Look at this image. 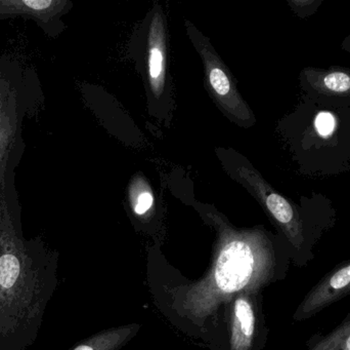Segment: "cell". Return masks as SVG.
<instances>
[{"label":"cell","mask_w":350,"mask_h":350,"mask_svg":"<svg viewBox=\"0 0 350 350\" xmlns=\"http://www.w3.org/2000/svg\"><path fill=\"white\" fill-rule=\"evenodd\" d=\"M55 259L41 240H26L0 209V350H27L38 337L55 285Z\"/></svg>","instance_id":"cell-1"},{"label":"cell","mask_w":350,"mask_h":350,"mask_svg":"<svg viewBox=\"0 0 350 350\" xmlns=\"http://www.w3.org/2000/svg\"><path fill=\"white\" fill-rule=\"evenodd\" d=\"M291 260L287 242L262 232L232 234L226 238L213 269L189 295L196 314L210 312L228 295L244 288L257 290L284 279Z\"/></svg>","instance_id":"cell-2"},{"label":"cell","mask_w":350,"mask_h":350,"mask_svg":"<svg viewBox=\"0 0 350 350\" xmlns=\"http://www.w3.org/2000/svg\"><path fill=\"white\" fill-rule=\"evenodd\" d=\"M237 172L244 180L243 182H246L256 193L269 215L281 228L289 246L294 265L299 268L306 267L316 257L314 246L318 244L326 226L306 221L287 199L267 187L255 171L240 166Z\"/></svg>","instance_id":"cell-3"},{"label":"cell","mask_w":350,"mask_h":350,"mask_svg":"<svg viewBox=\"0 0 350 350\" xmlns=\"http://www.w3.org/2000/svg\"><path fill=\"white\" fill-rule=\"evenodd\" d=\"M187 32L203 60L206 82L212 98L234 123L244 127L253 125L254 117L252 112L239 94L232 75L210 45L209 40L193 25H187Z\"/></svg>","instance_id":"cell-4"},{"label":"cell","mask_w":350,"mask_h":350,"mask_svg":"<svg viewBox=\"0 0 350 350\" xmlns=\"http://www.w3.org/2000/svg\"><path fill=\"white\" fill-rule=\"evenodd\" d=\"M349 295L350 259L337 264L308 292L294 312V321L310 320Z\"/></svg>","instance_id":"cell-5"},{"label":"cell","mask_w":350,"mask_h":350,"mask_svg":"<svg viewBox=\"0 0 350 350\" xmlns=\"http://www.w3.org/2000/svg\"><path fill=\"white\" fill-rule=\"evenodd\" d=\"M148 84L154 98H161L165 92L167 77L166 31L161 10H156L148 35Z\"/></svg>","instance_id":"cell-6"},{"label":"cell","mask_w":350,"mask_h":350,"mask_svg":"<svg viewBox=\"0 0 350 350\" xmlns=\"http://www.w3.org/2000/svg\"><path fill=\"white\" fill-rule=\"evenodd\" d=\"M65 5V1L53 0H0V20L26 16L33 18L47 34H57V16Z\"/></svg>","instance_id":"cell-7"},{"label":"cell","mask_w":350,"mask_h":350,"mask_svg":"<svg viewBox=\"0 0 350 350\" xmlns=\"http://www.w3.org/2000/svg\"><path fill=\"white\" fill-rule=\"evenodd\" d=\"M256 314L247 298L239 297L234 302L232 320V350H251L257 325Z\"/></svg>","instance_id":"cell-8"},{"label":"cell","mask_w":350,"mask_h":350,"mask_svg":"<svg viewBox=\"0 0 350 350\" xmlns=\"http://www.w3.org/2000/svg\"><path fill=\"white\" fill-rule=\"evenodd\" d=\"M306 347V350H350V312L331 332L312 335Z\"/></svg>","instance_id":"cell-9"},{"label":"cell","mask_w":350,"mask_h":350,"mask_svg":"<svg viewBox=\"0 0 350 350\" xmlns=\"http://www.w3.org/2000/svg\"><path fill=\"white\" fill-rule=\"evenodd\" d=\"M135 332V327H125L100 333L84 341L73 350H115Z\"/></svg>","instance_id":"cell-10"},{"label":"cell","mask_w":350,"mask_h":350,"mask_svg":"<svg viewBox=\"0 0 350 350\" xmlns=\"http://www.w3.org/2000/svg\"><path fill=\"white\" fill-rule=\"evenodd\" d=\"M131 207L137 215L144 216L154 207V195L147 182L137 180L131 183L129 189Z\"/></svg>","instance_id":"cell-11"},{"label":"cell","mask_w":350,"mask_h":350,"mask_svg":"<svg viewBox=\"0 0 350 350\" xmlns=\"http://www.w3.org/2000/svg\"><path fill=\"white\" fill-rule=\"evenodd\" d=\"M324 84L328 90L345 92L350 88V76L343 72H334L325 77Z\"/></svg>","instance_id":"cell-12"},{"label":"cell","mask_w":350,"mask_h":350,"mask_svg":"<svg viewBox=\"0 0 350 350\" xmlns=\"http://www.w3.org/2000/svg\"><path fill=\"white\" fill-rule=\"evenodd\" d=\"M316 129L322 137H329L335 129V118L331 113L321 112L316 118Z\"/></svg>","instance_id":"cell-13"}]
</instances>
